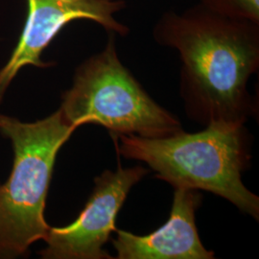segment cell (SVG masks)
<instances>
[{"mask_svg":"<svg viewBox=\"0 0 259 259\" xmlns=\"http://www.w3.org/2000/svg\"><path fill=\"white\" fill-rule=\"evenodd\" d=\"M153 36L180 54L181 95L190 118L238 127L253 115L248 82L258 69L259 22L226 17L199 2L181 14L164 13Z\"/></svg>","mask_w":259,"mask_h":259,"instance_id":"1","label":"cell"},{"mask_svg":"<svg viewBox=\"0 0 259 259\" xmlns=\"http://www.w3.org/2000/svg\"><path fill=\"white\" fill-rule=\"evenodd\" d=\"M112 138L120 139V155L146 162L157 178L175 189L205 190L221 196L258 220V197L242 183L250 158L249 135L244 126L207 125L202 132L182 131L159 139L136 135Z\"/></svg>","mask_w":259,"mask_h":259,"instance_id":"2","label":"cell"},{"mask_svg":"<svg viewBox=\"0 0 259 259\" xmlns=\"http://www.w3.org/2000/svg\"><path fill=\"white\" fill-rule=\"evenodd\" d=\"M75 128L56 111L45 119L23 123L0 114V133L12 141L14 164L0 185V258L25 255L36 241L45 240L47 193L59 150Z\"/></svg>","mask_w":259,"mask_h":259,"instance_id":"3","label":"cell"},{"mask_svg":"<svg viewBox=\"0 0 259 259\" xmlns=\"http://www.w3.org/2000/svg\"><path fill=\"white\" fill-rule=\"evenodd\" d=\"M115 35L110 32L102 51L76 70L60 109L65 122L75 129L89 123L101 125L112 137L159 139L182 132L176 116L154 101L121 63Z\"/></svg>","mask_w":259,"mask_h":259,"instance_id":"4","label":"cell"},{"mask_svg":"<svg viewBox=\"0 0 259 259\" xmlns=\"http://www.w3.org/2000/svg\"><path fill=\"white\" fill-rule=\"evenodd\" d=\"M144 167H118L105 171L94 180V189L74 222L63 228H49L47 248L39 251L47 259H111L103 250L112 232L115 219L131 188L148 173Z\"/></svg>","mask_w":259,"mask_h":259,"instance_id":"5","label":"cell"},{"mask_svg":"<svg viewBox=\"0 0 259 259\" xmlns=\"http://www.w3.org/2000/svg\"><path fill=\"white\" fill-rule=\"evenodd\" d=\"M25 25L8 63L0 70V103L12 80L26 65L47 67L44 50L62 29L76 19H89L108 33L127 36L130 29L114 18L126 9L125 0H27Z\"/></svg>","mask_w":259,"mask_h":259,"instance_id":"6","label":"cell"},{"mask_svg":"<svg viewBox=\"0 0 259 259\" xmlns=\"http://www.w3.org/2000/svg\"><path fill=\"white\" fill-rule=\"evenodd\" d=\"M202 195L194 189L176 188L169 219L156 232L145 236L115 230L112 241L118 259H211L200 240L195 212Z\"/></svg>","mask_w":259,"mask_h":259,"instance_id":"7","label":"cell"},{"mask_svg":"<svg viewBox=\"0 0 259 259\" xmlns=\"http://www.w3.org/2000/svg\"><path fill=\"white\" fill-rule=\"evenodd\" d=\"M200 2L226 17L259 22V0H201Z\"/></svg>","mask_w":259,"mask_h":259,"instance_id":"8","label":"cell"}]
</instances>
